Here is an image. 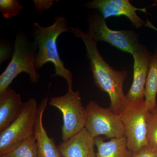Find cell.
Here are the masks:
<instances>
[{
  "label": "cell",
  "mask_w": 157,
  "mask_h": 157,
  "mask_svg": "<svg viewBox=\"0 0 157 157\" xmlns=\"http://www.w3.org/2000/svg\"><path fill=\"white\" fill-rule=\"evenodd\" d=\"M70 33L80 38L84 43L95 84L109 96V109L116 114H120L131 104L123 91V85L128 77V72L125 70L118 71L109 66L99 52L98 43L87 33L78 27H70Z\"/></svg>",
  "instance_id": "1"
},
{
  "label": "cell",
  "mask_w": 157,
  "mask_h": 157,
  "mask_svg": "<svg viewBox=\"0 0 157 157\" xmlns=\"http://www.w3.org/2000/svg\"><path fill=\"white\" fill-rule=\"evenodd\" d=\"M70 32V27L63 16H56L51 25L42 26L35 23L31 31L34 42L38 46L35 66L36 70L48 63L53 64L55 73L51 75L63 77L67 82L68 90H73V75L65 67L59 55L57 41L60 35Z\"/></svg>",
  "instance_id": "2"
},
{
  "label": "cell",
  "mask_w": 157,
  "mask_h": 157,
  "mask_svg": "<svg viewBox=\"0 0 157 157\" xmlns=\"http://www.w3.org/2000/svg\"><path fill=\"white\" fill-rule=\"evenodd\" d=\"M38 46L29 40L22 30L16 34L11 61L0 76V95L9 87L14 78L21 73L29 74L33 83H36L40 75L35 66Z\"/></svg>",
  "instance_id": "3"
},
{
  "label": "cell",
  "mask_w": 157,
  "mask_h": 157,
  "mask_svg": "<svg viewBox=\"0 0 157 157\" xmlns=\"http://www.w3.org/2000/svg\"><path fill=\"white\" fill-rule=\"evenodd\" d=\"M36 99L25 102L18 117L2 132H0V156L6 155L34 135L38 116Z\"/></svg>",
  "instance_id": "4"
},
{
  "label": "cell",
  "mask_w": 157,
  "mask_h": 157,
  "mask_svg": "<svg viewBox=\"0 0 157 157\" xmlns=\"http://www.w3.org/2000/svg\"><path fill=\"white\" fill-rule=\"evenodd\" d=\"M87 33L97 43L107 42L115 48L132 55L141 45L138 34L132 30H114L107 26L106 19L100 13L91 12L87 17Z\"/></svg>",
  "instance_id": "5"
},
{
  "label": "cell",
  "mask_w": 157,
  "mask_h": 157,
  "mask_svg": "<svg viewBox=\"0 0 157 157\" xmlns=\"http://www.w3.org/2000/svg\"><path fill=\"white\" fill-rule=\"evenodd\" d=\"M49 104L57 108L63 115L61 134L63 141L85 128L87 109L83 106L79 92L68 90L64 95L51 98Z\"/></svg>",
  "instance_id": "6"
},
{
  "label": "cell",
  "mask_w": 157,
  "mask_h": 157,
  "mask_svg": "<svg viewBox=\"0 0 157 157\" xmlns=\"http://www.w3.org/2000/svg\"><path fill=\"white\" fill-rule=\"evenodd\" d=\"M120 115L124 127L128 147L133 154H136L149 144L150 112L145 108L144 102L131 104Z\"/></svg>",
  "instance_id": "7"
},
{
  "label": "cell",
  "mask_w": 157,
  "mask_h": 157,
  "mask_svg": "<svg viewBox=\"0 0 157 157\" xmlns=\"http://www.w3.org/2000/svg\"><path fill=\"white\" fill-rule=\"evenodd\" d=\"M87 118L85 128L95 138L101 135L108 138L125 136V128L120 114L109 109L101 107L94 101H90L86 107Z\"/></svg>",
  "instance_id": "8"
},
{
  "label": "cell",
  "mask_w": 157,
  "mask_h": 157,
  "mask_svg": "<svg viewBox=\"0 0 157 157\" xmlns=\"http://www.w3.org/2000/svg\"><path fill=\"white\" fill-rule=\"evenodd\" d=\"M152 55V54L143 45L132 55L134 61L133 82L126 94L131 104H140L144 102L145 85Z\"/></svg>",
  "instance_id": "9"
},
{
  "label": "cell",
  "mask_w": 157,
  "mask_h": 157,
  "mask_svg": "<svg viewBox=\"0 0 157 157\" xmlns=\"http://www.w3.org/2000/svg\"><path fill=\"white\" fill-rule=\"evenodd\" d=\"M88 9L98 10L105 19L111 17L125 16L137 29L144 25L145 21L137 15L136 11L147 13V8H138L129 0H93L84 4Z\"/></svg>",
  "instance_id": "10"
},
{
  "label": "cell",
  "mask_w": 157,
  "mask_h": 157,
  "mask_svg": "<svg viewBox=\"0 0 157 157\" xmlns=\"http://www.w3.org/2000/svg\"><path fill=\"white\" fill-rule=\"evenodd\" d=\"M95 138L85 128L58 146L62 157H97Z\"/></svg>",
  "instance_id": "11"
},
{
  "label": "cell",
  "mask_w": 157,
  "mask_h": 157,
  "mask_svg": "<svg viewBox=\"0 0 157 157\" xmlns=\"http://www.w3.org/2000/svg\"><path fill=\"white\" fill-rule=\"evenodd\" d=\"M48 97L44 98L39 105L34 136L36 140L39 157H62L54 139L48 136L43 123V117L48 103Z\"/></svg>",
  "instance_id": "12"
},
{
  "label": "cell",
  "mask_w": 157,
  "mask_h": 157,
  "mask_svg": "<svg viewBox=\"0 0 157 157\" xmlns=\"http://www.w3.org/2000/svg\"><path fill=\"white\" fill-rule=\"evenodd\" d=\"M24 104L20 94L10 87L0 95V132L7 128L18 117Z\"/></svg>",
  "instance_id": "13"
},
{
  "label": "cell",
  "mask_w": 157,
  "mask_h": 157,
  "mask_svg": "<svg viewBox=\"0 0 157 157\" xmlns=\"http://www.w3.org/2000/svg\"><path fill=\"white\" fill-rule=\"evenodd\" d=\"M97 157H133L134 154L128 147L126 137L110 139L105 141L101 136L95 138Z\"/></svg>",
  "instance_id": "14"
},
{
  "label": "cell",
  "mask_w": 157,
  "mask_h": 157,
  "mask_svg": "<svg viewBox=\"0 0 157 157\" xmlns=\"http://www.w3.org/2000/svg\"><path fill=\"white\" fill-rule=\"evenodd\" d=\"M157 95V47L151 59L145 85L144 104L149 112H151L156 107Z\"/></svg>",
  "instance_id": "15"
},
{
  "label": "cell",
  "mask_w": 157,
  "mask_h": 157,
  "mask_svg": "<svg viewBox=\"0 0 157 157\" xmlns=\"http://www.w3.org/2000/svg\"><path fill=\"white\" fill-rule=\"evenodd\" d=\"M9 157H39L36 140L34 135L8 154Z\"/></svg>",
  "instance_id": "16"
},
{
  "label": "cell",
  "mask_w": 157,
  "mask_h": 157,
  "mask_svg": "<svg viewBox=\"0 0 157 157\" xmlns=\"http://www.w3.org/2000/svg\"><path fill=\"white\" fill-rule=\"evenodd\" d=\"M23 8L17 0L0 1V11L6 19L16 16Z\"/></svg>",
  "instance_id": "17"
},
{
  "label": "cell",
  "mask_w": 157,
  "mask_h": 157,
  "mask_svg": "<svg viewBox=\"0 0 157 157\" xmlns=\"http://www.w3.org/2000/svg\"><path fill=\"white\" fill-rule=\"evenodd\" d=\"M148 141L149 144L157 147V104L155 108L150 112Z\"/></svg>",
  "instance_id": "18"
},
{
  "label": "cell",
  "mask_w": 157,
  "mask_h": 157,
  "mask_svg": "<svg viewBox=\"0 0 157 157\" xmlns=\"http://www.w3.org/2000/svg\"><path fill=\"white\" fill-rule=\"evenodd\" d=\"M133 157H157V147L149 144Z\"/></svg>",
  "instance_id": "19"
},
{
  "label": "cell",
  "mask_w": 157,
  "mask_h": 157,
  "mask_svg": "<svg viewBox=\"0 0 157 157\" xmlns=\"http://www.w3.org/2000/svg\"><path fill=\"white\" fill-rule=\"evenodd\" d=\"M54 2L53 0H34L33 3L37 13H42L43 11L50 9Z\"/></svg>",
  "instance_id": "20"
},
{
  "label": "cell",
  "mask_w": 157,
  "mask_h": 157,
  "mask_svg": "<svg viewBox=\"0 0 157 157\" xmlns=\"http://www.w3.org/2000/svg\"><path fill=\"white\" fill-rule=\"evenodd\" d=\"M4 40H1V65L9 57L11 54V49L10 44L9 42Z\"/></svg>",
  "instance_id": "21"
},
{
  "label": "cell",
  "mask_w": 157,
  "mask_h": 157,
  "mask_svg": "<svg viewBox=\"0 0 157 157\" xmlns=\"http://www.w3.org/2000/svg\"><path fill=\"white\" fill-rule=\"evenodd\" d=\"M144 25H145L147 27L153 29H154L155 30L157 31V28L155 27L148 19L146 21H145Z\"/></svg>",
  "instance_id": "22"
},
{
  "label": "cell",
  "mask_w": 157,
  "mask_h": 157,
  "mask_svg": "<svg viewBox=\"0 0 157 157\" xmlns=\"http://www.w3.org/2000/svg\"><path fill=\"white\" fill-rule=\"evenodd\" d=\"M0 157H9L7 156V155H3V156H0Z\"/></svg>",
  "instance_id": "23"
}]
</instances>
